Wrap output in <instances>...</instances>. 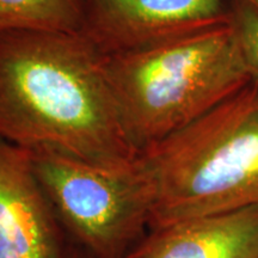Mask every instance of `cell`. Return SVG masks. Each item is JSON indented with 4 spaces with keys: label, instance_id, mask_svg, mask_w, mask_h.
<instances>
[{
    "label": "cell",
    "instance_id": "cell-1",
    "mask_svg": "<svg viewBox=\"0 0 258 258\" xmlns=\"http://www.w3.org/2000/svg\"><path fill=\"white\" fill-rule=\"evenodd\" d=\"M0 139L95 165H133L104 66L80 32L0 34Z\"/></svg>",
    "mask_w": 258,
    "mask_h": 258
},
{
    "label": "cell",
    "instance_id": "cell-2",
    "mask_svg": "<svg viewBox=\"0 0 258 258\" xmlns=\"http://www.w3.org/2000/svg\"><path fill=\"white\" fill-rule=\"evenodd\" d=\"M148 227L258 205V80L139 153Z\"/></svg>",
    "mask_w": 258,
    "mask_h": 258
},
{
    "label": "cell",
    "instance_id": "cell-3",
    "mask_svg": "<svg viewBox=\"0 0 258 258\" xmlns=\"http://www.w3.org/2000/svg\"><path fill=\"white\" fill-rule=\"evenodd\" d=\"M104 66L122 127L138 153L252 80L232 22L148 49L104 56Z\"/></svg>",
    "mask_w": 258,
    "mask_h": 258
},
{
    "label": "cell",
    "instance_id": "cell-4",
    "mask_svg": "<svg viewBox=\"0 0 258 258\" xmlns=\"http://www.w3.org/2000/svg\"><path fill=\"white\" fill-rule=\"evenodd\" d=\"M31 153L56 217L95 258H125L150 219V194L138 159L105 167L54 152Z\"/></svg>",
    "mask_w": 258,
    "mask_h": 258
},
{
    "label": "cell",
    "instance_id": "cell-5",
    "mask_svg": "<svg viewBox=\"0 0 258 258\" xmlns=\"http://www.w3.org/2000/svg\"><path fill=\"white\" fill-rule=\"evenodd\" d=\"M231 22V0H84L79 32L115 56Z\"/></svg>",
    "mask_w": 258,
    "mask_h": 258
},
{
    "label": "cell",
    "instance_id": "cell-6",
    "mask_svg": "<svg viewBox=\"0 0 258 258\" xmlns=\"http://www.w3.org/2000/svg\"><path fill=\"white\" fill-rule=\"evenodd\" d=\"M55 217L31 151L0 139V258H61Z\"/></svg>",
    "mask_w": 258,
    "mask_h": 258
},
{
    "label": "cell",
    "instance_id": "cell-7",
    "mask_svg": "<svg viewBox=\"0 0 258 258\" xmlns=\"http://www.w3.org/2000/svg\"><path fill=\"white\" fill-rule=\"evenodd\" d=\"M125 258H258V205L152 230Z\"/></svg>",
    "mask_w": 258,
    "mask_h": 258
},
{
    "label": "cell",
    "instance_id": "cell-8",
    "mask_svg": "<svg viewBox=\"0 0 258 258\" xmlns=\"http://www.w3.org/2000/svg\"><path fill=\"white\" fill-rule=\"evenodd\" d=\"M84 0H0V34L79 32Z\"/></svg>",
    "mask_w": 258,
    "mask_h": 258
},
{
    "label": "cell",
    "instance_id": "cell-9",
    "mask_svg": "<svg viewBox=\"0 0 258 258\" xmlns=\"http://www.w3.org/2000/svg\"><path fill=\"white\" fill-rule=\"evenodd\" d=\"M232 25L247 69L258 80V10L245 0H231Z\"/></svg>",
    "mask_w": 258,
    "mask_h": 258
},
{
    "label": "cell",
    "instance_id": "cell-10",
    "mask_svg": "<svg viewBox=\"0 0 258 258\" xmlns=\"http://www.w3.org/2000/svg\"><path fill=\"white\" fill-rule=\"evenodd\" d=\"M245 2H247L249 4L252 5L253 8H256L258 10V0H245Z\"/></svg>",
    "mask_w": 258,
    "mask_h": 258
}]
</instances>
